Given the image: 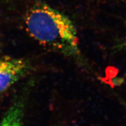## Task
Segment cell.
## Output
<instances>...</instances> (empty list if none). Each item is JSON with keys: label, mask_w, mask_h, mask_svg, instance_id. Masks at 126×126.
<instances>
[{"label": "cell", "mask_w": 126, "mask_h": 126, "mask_svg": "<svg viewBox=\"0 0 126 126\" xmlns=\"http://www.w3.org/2000/svg\"><path fill=\"white\" fill-rule=\"evenodd\" d=\"M26 29L40 45L81 61L75 25L67 15L45 3L34 5L25 17Z\"/></svg>", "instance_id": "obj_1"}, {"label": "cell", "mask_w": 126, "mask_h": 126, "mask_svg": "<svg viewBox=\"0 0 126 126\" xmlns=\"http://www.w3.org/2000/svg\"><path fill=\"white\" fill-rule=\"evenodd\" d=\"M31 66L24 59L5 57L0 59V94L29 73Z\"/></svg>", "instance_id": "obj_2"}, {"label": "cell", "mask_w": 126, "mask_h": 126, "mask_svg": "<svg viewBox=\"0 0 126 126\" xmlns=\"http://www.w3.org/2000/svg\"><path fill=\"white\" fill-rule=\"evenodd\" d=\"M28 89L26 88L15 96L1 120L0 126H23Z\"/></svg>", "instance_id": "obj_3"}, {"label": "cell", "mask_w": 126, "mask_h": 126, "mask_svg": "<svg viewBox=\"0 0 126 126\" xmlns=\"http://www.w3.org/2000/svg\"><path fill=\"white\" fill-rule=\"evenodd\" d=\"M125 46L126 47V40H125Z\"/></svg>", "instance_id": "obj_4"}]
</instances>
